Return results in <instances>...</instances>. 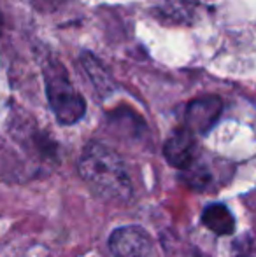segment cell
I'll list each match as a JSON object with an SVG mask.
<instances>
[{
  "mask_svg": "<svg viewBox=\"0 0 256 257\" xmlns=\"http://www.w3.org/2000/svg\"><path fill=\"white\" fill-rule=\"evenodd\" d=\"M77 170L90 189L106 200L127 201L132 196V184L125 163L106 144H88L79 158Z\"/></svg>",
  "mask_w": 256,
  "mask_h": 257,
  "instance_id": "1",
  "label": "cell"
},
{
  "mask_svg": "<svg viewBox=\"0 0 256 257\" xmlns=\"http://www.w3.org/2000/svg\"><path fill=\"white\" fill-rule=\"evenodd\" d=\"M42 74L46 79V95L51 110L62 124H74L84 115V98L75 91L68 74L60 61L49 58L42 65Z\"/></svg>",
  "mask_w": 256,
  "mask_h": 257,
  "instance_id": "2",
  "label": "cell"
},
{
  "mask_svg": "<svg viewBox=\"0 0 256 257\" xmlns=\"http://www.w3.org/2000/svg\"><path fill=\"white\" fill-rule=\"evenodd\" d=\"M223 110V102L219 96L209 95L195 98L188 103L185 112L186 128L192 135H204L216 124Z\"/></svg>",
  "mask_w": 256,
  "mask_h": 257,
  "instance_id": "3",
  "label": "cell"
},
{
  "mask_svg": "<svg viewBox=\"0 0 256 257\" xmlns=\"http://www.w3.org/2000/svg\"><path fill=\"white\" fill-rule=\"evenodd\" d=\"M109 248L116 257H146L151 240L139 227H120L109 238Z\"/></svg>",
  "mask_w": 256,
  "mask_h": 257,
  "instance_id": "4",
  "label": "cell"
},
{
  "mask_svg": "<svg viewBox=\"0 0 256 257\" xmlns=\"http://www.w3.org/2000/svg\"><path fill=\"white\" fill-rule=\"evenodd\" d=\"M165 159L178 170H190L195 161V135L185 128L176 130L163 147Z\"/></svg>",
  "mask_w": 256,
  "mask_h": 257,
  "instance_id": "5",
  "label": "cell"
},
{
  "mask_svg": "<svg viewBox=\"0 0 256 257\" xmlns=\"http://www.w3.org/2000/svg\"><path fill=\"white\" fill-rule=\"evenodd\" d=\"M202 222L205 224V227L214 231L216 234H230L233 233V227H235L233 215L221 203L209 205L202 213Z\"/></svg>",
  "mask_w": 256,
  "mask_h": 257,
  "instance_id": "6",
  "label": "cell"
},
{
  "mask_svg": "<svg viewBox=\"0 0 256 257\" xmlns=\"http://www.w3.org/2000/svg\"><path fill=\"white\" fill-rule=\"evenodd\" d=\"M195 13V0H165L158 16L172 23H185L192 20Z\"/></svg>",
  "mask_w": 256,
  "mask_h": 257,
  "instance_id": "7",
  "label": "cell"
},
{
  "mask_svg": "<svg viewBox=\"0 0 256 257\" xmlns=\"http://www.w3.org/2000/svg\"><path fill=\"white\" fill-rule=\"evenodd\" d=\"M82 63H84V68L86 72L90 74V77L93 79V82L97 84V88L102 89V91H106L107 86H111L113 82H111L109 75H107L106 68L102 67V65L97 61V58H93L90 53H84L82 54Z\"/></svg>",
  "mask_w": 256,
  "mask_h": 257,
  "instance_id": "8",
  "label": "cell"
},
{
  "mask_svg": "<svg viewBox=\"0 0 256 257\" xmlns=\"http://www.w3.org/2000/svg\"><path fill=\"white\" fill-rule=\"evenodd\" d=\"M232 257H254V241L251 234H247V236H244V238H239V240L233 243Z\"/></svg>",
  "mask_w": 256,
  "mask_h": 257,
  "instance_id": "9",
  "label": "cell"
},
{
  "mask_svg": "<svg viewBox=\"0 0 256 257\" xmlns=\"http://www.w3.org/2000/svg\"><path fill=\"white\" fill-rule=\"evenodd\" d=\"M0 30H2V18H0Z\"/></svg>",
  "mask_w": 256,
  "mask_h": 257,
  "instance_id": "10",
  "label": "cell"
}]
</instances>
